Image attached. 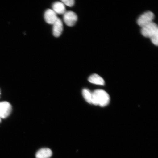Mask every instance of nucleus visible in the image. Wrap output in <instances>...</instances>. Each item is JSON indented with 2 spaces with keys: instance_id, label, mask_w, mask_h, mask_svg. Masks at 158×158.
I'll list each match as a JSON object with an SVG mask.
<instances>
[{
  "instance_id": "nucleus-2",
  "label": "nucleus",
  "mask_w": 158,
  "mask_h": 158,
  "mask_svg": "<svg viewBox=\"0 0 158 158\" xmlns=\"http://www.w3.org/2000/svg\"><path fill=\"white\" fill-rule=\"evenodd\" d=\"M155 15L151 11H147L142 14L138 19L137 24L141 27L153 22Z\"/></svg>"
},
{
  "instance_id": "nucleus-10",
  "label": "nucleus",
  "mask_w": 158,
  "mask_h": 158,
  "mask_svg": "<svg viewBox=\"0 0 158 158\" xmlns=\"http://www.w3.org/2000/svg\"><path fill=\"white\" fill-rule=\"evenodd\" d=\"M88 80L91 83L96 85H104L105 84L104 79L98 74H96L90 76L88 79Z\"/></svg>"
},
{
  "instance_id": "nucleus-7",
  "label": "nucleus",
  "mask_w": 158,
  "mask_h": 158,
  "mask_svg": "<svg viewBox=\"0 0 158 158\" xmlns=\"http://www.w3.org/2000/svg\"><path fill=\"white\" fill-rule=\"evenodd\" d=\"M52 25L53 35L55 37L60 36L63 31V24L62 20L58 18Z\"/></svg>"
},
{
  "instance_id": "nucleus-1",
  "label": "nucleus",
  "mask_w": 158,
  "mask_h": 158,
  "mask_svg": "<svg viewBox=\"0 0 158 158\" xmlns=\"http://www.w3.org/2000/svg\"><path fill=\"white\" fill-rule=\"evenodd\" d=\"M92 104L102 107L107 106L109 103L110 96L104 90H97L92 93Z\"/></svg>"
},
{
  "instance_id": "nucleus-4",
  "label": "nucleus",
  "mask_w": 158,
  "mask_h": 158,
  "mask_svg": "<svg viewBox=\"0 0 158 158\" xmlns=\"http://www.w3.org/2000/svg\"><path fill=\"white\" fill-rule=\"evenodd\" d=\"M63 19L66 25L72 27L75 24L77 20L78 17L76 13L72 11L66 12L63 15Z\"/></svg>"
},
{
  "instance_id": "nucleus-13",
  "label": "nucleus",
  "mask_w": 158,
  "mask_h": 158,
  "mask_svg": "<svg viewBox=\"0 0 158 158\" xmlns=\"http://www.w3.org/2000/svg\"><path fill=\"white\" fill-rule=\"evenodd\" d=\"M65 6H68L69 7H72L75 3L74 0H62L61 1Z\"/></svg>"
},
{
  "instance_id": "nucleus-9",
  "label": "nucleus",
  "mask_w": 158,
  "mask_h": 158,
  "mask_svg": "<svg viewBox=\"0 0 158 158\" xmlns=\"http://www.w3.org/2000/svg\"><path fill=\"white\" fill-rule=\"evenodd\" d=\"M52 155V151L50 149L48 148H43L37 152L35 157L36 158H49Z\"/></svg>"
},
{
  "instance_id": "nucleus-11",
  "label": "nucleus",
  "mask_w": 158,
  "mask_h": 158,
  "mask_svg": "<svg viewBox=\"0 0 158 158\" xmlns=\"http://www.w3.org/2000/svg\"><path fill=\"white\" fill-rule=\"evenodd\" d=\"M82 94L86 101L89 103L92 104V93L88 89H85L82 90Z\"/></svg>"
},
{
  "instance_id": "nucleus-8",
  "label": "nucleus",
  "mask_w": 158,
  "mask_h": 158,
  "mask_svg": "<svg viewBox=\"0 0 158 158\" xmlns=\"http://www.w3.org/2000/svg\"><path fill=\"white\" fill-rule=\"evenodd\" d=\"M52 10L57 15H64L66 12L65 6L62 2H55L53 4Z\"/></svg>"
},
{
  "instance_id": "nucleus-14",
  "label": "nucleus",
  "mask_w": 158,
  "mask_h": 158,
  "mask_svg": "<svg viewBox=\"0 0 158 158\" xmlns=\"http://www.w3.org/2000/svg\"><path fill=\"white\" fill-rule=\"evenodd\" d=\"M0 122H1V118H0Z\"/></svg>"
},
{
  "instance_id": "nucleus-6",
  "label": "nucleus",
  "mask_w": 158,
  "mask_h": 158,
  "mask_svg": "<svg viewBox=\"0 0 158 158\" xmlns=\"http://www.w3.org/2000/svg\"><path fill=\"white\" fill-rule=\"evenodd\" d=\"M57 15L52 9L47 10L45 11L44 15L45 21L48 24L53 25L58 18Z\"/></svg>"
},
{
  "instance_id": "nucleus-3",
  "label": "nucleus",
  "mask_w": 158,
  "mask_h": 158,
  "mask_svg": "<svg viewBox=\"0 0 158 158\" xmlns=\"http://www.w3.org/2000/svg\"><path fill=\"white\" fill-rule=\"evenodd\" d=\"M158 31L157 25L152 22L149 24L142 27L141 32L144 37L150 38L154 33Z\"/></svg>"
},
{
  "instance_id": "nucleus-5",
  "label": "nucleus",
  "mask_w": 158,
  "mask_h": 158,
  "mask_svg": "<svg viewBox=\"0 0 158 158\" xmlns=\"http://www.w3.org/2000/svg\"><path fill=\"white\" fill-rule=\"evenodd\" d=\"M11 104L9 102H0V118H7L11 113Z\"/></svg>"
},
{
  "instance_id": "nucleus-12",
  "label": "nucleus",
  "mask_w": 158,
  "mask_h": 158,
  "mask_svg": "<svg viewBox=\"0 0 158 158\" xmlns=\"http://www.w3.org/2000/svg\"><path fill=\"white\" fill-rule=\"evenodd\" d=\"M150 38L153 44L157 46L158 44V31L154 33Z\"/></svg>"
}]
</instances>
